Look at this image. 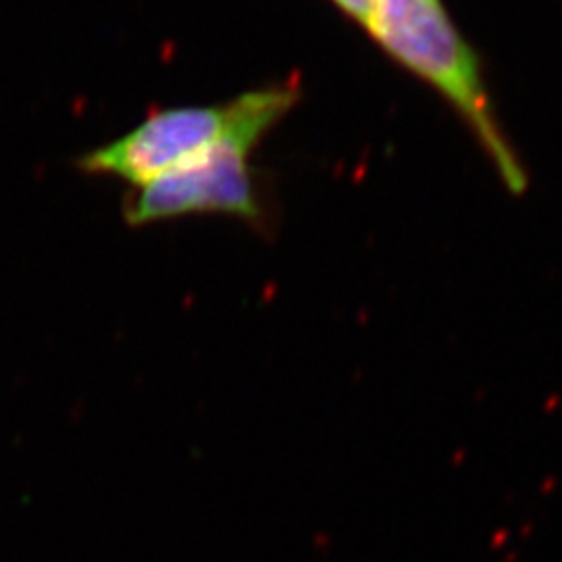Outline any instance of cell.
<instances>
[{"label": "cell", "instance_id": "3", "mask_svg": "<svg viewBox=\"0 0 562 562\" xmlns=\"http://www.w3.org/2000/svg\"><path fill=\"white\" fill-rule=\"evenodd\" d=\"M238 99L215 106H178L142 121L117 140L90 150L78 167L142 188L173 171L222 138L238 117Z\"/></svg>", "mask_w": 562, "mask_h": 562}, {"label": "cell", "instance_id": "2", "mask_svg": "<svg viewBox=\"0 0 562 562\" xmlns=\"http://www.w3.org/2000/svg\"><path fill=\"white\" fill-rule=\"evenodd\" d=\"M367 32L392 59L427 81L459 111L506 188L521 194L527 176L498 125L480 59L450 20L442 0H373Z\"/></svg>", "mask_w": 562, "mask_h": 562}, {"label": "cell", "instance_id": "1", "mask_svg": "<svg viewBox=\"0 0 562 562\" xmlns=\"http://www.w3.org/2000/svg\"><path fill=\"white\" fill-rule=\"evenodd\" d=\"M299 101V83L269 86L238 97L234 125L190 161L142 186L123 209L125 222L146 225L194 213L262 222L265 206L248 157Z\"/></svg>", "mask_w": 562, "mask_h": 562}, {"label": "cell", "instance_id": "4", "mask_svg": "<svg viewBox=\"0 0 562 562\" xmlns=\"http://www.w3.org/2000/svg\"><path fill=\"white\" fill-rule=\"evenodd\" d=\"M346 18L357 21L362 27H367L371 11H373V0H331Z\"/></svg>", "mask_w": 562, "mask_h": 562}]
</instances>
